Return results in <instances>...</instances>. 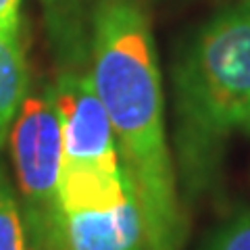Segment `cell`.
Segmentation results:
<instances>
[{
    "label": "cell",
    "mask_w": 250,
    "mask_h": 250,
    "mask_svg": "<svg viewBox=\"0 0 250 250\" xmlns=\"http://www.w3.org/2000/svg\"><path fill=\"white\" fill-rule=\"evenodd\" d=\"M27 228L21 202L0 163V250H27Z\"/></svg>",
    "instance_id": "obj_8"
},
{
    "label": "cell",
    "mask_w": 250,
    "mask_h": 250,
    "mask_svg": "<svg viewBox=\"0 0 250 250\" xmlns=\"http://www.w3.org/2000/svg\"><path fill=\"white\" fill-rule=\"evenodd\" d=\"M242 129H246V131H248V134H250V117H248V119H246V123H244V127H242Z\"/></svg>",
    "instance_id": "obj_11"
},
{
    "label": "cell",
    "mask_w": 250,
    "mask_h": 250,
    "mask_svg": "<svg viewBox=\"0 0 250 250\" xmlns=\"http://www.w3.org/2000/svg\"><path fill=\"white\" fill-rule=\"evenodd\" d=\"M88 73L111 121L146 250H182L184 198L167 142L159 54L140 0H96Z\"/></svg>",
    "instance_id": "obj_1"
},
{
    "label": "cell",
    "mask_w": 250,
    "mask_h": 250,
    "mask_svg": "<svg viewBox=\"0 0 250 250\" xmlns=\"http://www.w3.org/2000/svg\"><path fill=\"white\" fill-rule=\"evenodd\" d=\"M46 250H146L134 194L111 208L57 210Z\"/></svg>",
    "instance_id": "obj_5"
},
{
    "label": "cell",
    "mask_w": 250,
    "mask_h": 250,
    "mask_svg": "<svg viewBox=\"0 0 250 250\" xmlns=\"http://www.w3.org/2000/svg\"><path fill=\"white\" fill-rule=\"evenodd\" d=\"M29 67L21 27L0 31V146L29 96Z\"/></svg>",
    "instance_id": "obj_7"
},
{
    "label": "cell",
    "mask_w": 250,
    "mask_h": 250,
    "mask_svg": "<svg viewBox=\"0 0 250 250\" xmlns=\"http://www.w3.org/2000/svg\"><path fill=\"white\" fill-rule=\"evenodd\" d=\"M19 202L34 250H46L57 217L62 134L50 92L27 96L9 131Z\"/></svg>",
    "instance_id": "obj_3"
},
{
    "label": "cell",
    "mask_w": 250,
    "mask_h": 250,
    "mask_svg": "<svg viewBox=\"0 0 250 250\" xmlns=\"http://www.w3.org/2000/svg\"><path fill=\"white\" fill-rule=\"evenodd\" d=\"M173 108L182 198L198 200L217 186L229 138L250 117V0H229L186 40Z\"/></svg>",
    "instance_id": "obj_2"
},
{
    "label": "cell",
    "mask_w": 250,
    "mask_h": 250,
    "mask_svg": "<svg viewBox=\"0 0 250 250\" xmlns=\"http://www.w3.org/2000/svg\"><path fill=\"white\" fill-rule=\"evenodd\" d=\"M62 134V165L71 171L121 175L111 121L85 71H62L50 88Z\"/></svg>",
    "instance_id": "obj_4"
},
{
    "label": "cell",
    "mask_w": 250,
    "mask_h": 250,
    "mask_svg": "<svg viewBox=\"0 0 250 250\" xmlns=\"http://www.w3.org/2000/svg\"><path fill=\"white\" fill-rule=\"evenodd\" d=\"M23 0H0V31L21 27Z\"/></svg>",
    "instance_id": "obj_10"
},
{
    "label": "cell",
    "mask_w": 250,
    "mask_h": 250,
    "mask_svg": "<svg viewBox=\"0 0 250 250\" xmlns=\"http://www.w3.org/2000/svg\"><path fill=\"white\" fill-rule=\"evenodd\" d=\"M27 250H34V248H27Z\"/></svg>",
    "instance_id": "obj_12"
},
{
    "label": "cell",
    "mask_w": 250,
    "mask_h": 250,
    "mask_svg": "<svg viewBox=\"0 0 250 250\" xmlns=\"http://www.w3.org/2000/svg\"><path fill=\"white\" fill-rule=\"evenodd\" d=\"M200 250H250V208H233L208 233Z\"/></svg>",
    "instance_id": "obj_9"
},
{
    "label": "cell",
    "mask_w": 250,
    "mask_h": 250,
    "mask_svg": "<svg viewBox=\"0 0 250 250\" xmlns=\"http://www.w3.org/2000/svg\"><path fill=\"white\" fill-rule=\"evenodd\" d=\"M50 50L62 71H85L96 0H40Z\"/></svg>",
    "instance_id": "obj_6"
}]
</instances>
